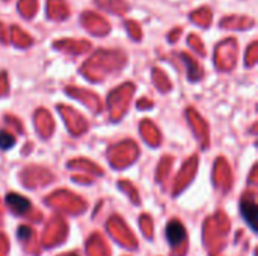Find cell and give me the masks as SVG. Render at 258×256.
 <instances>
[{"instance_id": "8992f818", "label": "cell", "mask_w": 258, "mask_h": 256, "mask_svg": "<svg viewBox=\"0 0 258 256\" xmlns=\"http://www.w3.org/2000/svg\"><path fill=\"white\" fill-rule=\"evenodd\" d=\"M71 256H74V255H71Z\"/></svg>"}, {"instance_id": "6da1fadb", "label": "cell", "mask_w": 258, "mask_h": 256, "mask_svg": "<svg viewBox=\"0 0 258 256\" xmlns=\"http://www.w3.org/2000/svg\"><path fill=\"white\" fill-rule=\"evenodd\" d=\"M186 237V231L183 228V225L178 222V220H174V222H169L168 226H166V238H168V243L175 247L178 246Z\"/></svg>"}, {"instance_id": "277c9868", "label": "cell", "mask_w": 258, "mask_h": 256, "mask_svg": "<svg viewBox=\"0 0 258 256\" xmlns=\"http://www.w3.org/2000/svg\"><path fill=\"white\" fill-rule=\"evenodd\" d=\"M15 143V139L6 133V131H0V149H11Z\"/></svg>"}, {"instance_id": "5b68a950", "label": "cell", "mask_w": 258, "mask_h": 256, "mask_svg": "<svg viewBox=\"0 0 258 256\" xmlns=\"http://www.w3.org/2000/svg\"><path fill=\"white\" fill-rule=\"evenodd\" d=\"M30 234H32V231H30L29 228H26V226H21V228L18 229V237H20L21 240H29V238H30Z\"/></svg>"}, {"instance_id": "7a4b0ae2", "label": "cell", "mask_w": 258, "mask_h": 256, "mask_svg": "<svg viewBox=\"0 0 258 256\" xmlns=\"http://www.w3.org/2000/svg\"><path fill=\"white\" fill-rule=\"evenodd\" d=\"M240 213L245 219V222L248 223V226L255 232L257 228H255V219H257V205L254 201H249V199H243L242 204H240Z\"/></svg>"}, {"instance_id": "3957f363", "label": "cell", "mask_w": 258, "mask_h": 256, "mask_svg": "<svg viewBox=\"0 0 258 256\" xmlns=\"http://www.w3.org/2000/svg\"><path fill=\"white\" fill-rule=\"evenodd\" d=\"M6 204L17 213V214H24L30 210V202L23 198L21 195H15V193H11L6 196Z\"/></svg>"}]
</instances>
